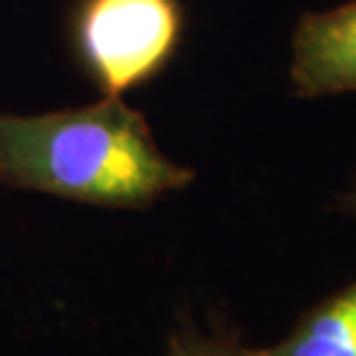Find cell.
Segmentation results:
<instances>
[{"label":"cell","instance_id":"obj_1","mask_svg":"<svg viewBox=\"0 0 356 356\" xmlns=\"http://www.w3.org/2000/svg\"><path fill=\"white\" fill-rule=\"evenodd\" d=\"M120 97L49 115H0V181L102 207H147L191 184Z\"/></svg>","mask_w":356,"mask_h":356},{"label":"cell","instance_id":"obj_2","mask_svg":"<svg viewBox=\"0 0 356 356\" xmlns=\"http://www.w3.org/2000/svg\"><path fill=\"white\" fill-rule=\"evenodd\" d=\"M184 30L177 0H83L74 42L106 97L143 86L175 56Z\"/></svg>","mask_w":356,"mask_h":356},{"label":"cell","instance_id":"obj_3","mask_svg":"<svg viewBox=\"0 0 356 356\" xmlns=\"http://www.w3.org/2000/svg\"><path fill=\"white\" fill-rule=\"evenodd\" d=\"M290 76L299 97L356 92V0L299 21Z\"/></svg>","mask_w":356,"mask_h":356},{"label":"cell","instance_id":"obj_4","mask_svg":"<svg viewBox=\"0 0 356 356\" xmlns=\"http://www.w3.org/2000/svg\"><path fill=\"white\" fill-rule=\"evenodd\" d=\"M267 356H356V283L310 308Z\"/></svg>","mask_w":356,"mask_h":356},{"label":"cell","instance_id":"obj_5","mask_svg":"<svg viewBox=\"0 0 356 356\" xmlns=\"http://www.w3.org/2000/svg\"><path fill=\"white\" fill-rule=\"evenodd\" d=\"M165 356H267V350H253L230 336H202L198 331H179Z\"/></svg>","mask_w":356,"mask_h":356},{"label":"cell","instance_id":"obj_6","mask_svg":"<svg viewBox=\"0 0 356 356\" xmlns=\"http://www.w3.org/2000/svg\"><path fill=\"white\" fill-rule=\"evenodd\" d=\"M354 209H356V198H354Z\"/></svg>","mask_w":356,"mask_h":356}]
</instances>
